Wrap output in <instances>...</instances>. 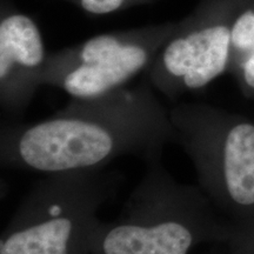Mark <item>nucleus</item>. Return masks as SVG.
Returning <instances> with one entry per match:
<instances>
[{
    "instance_id": "f257e3e1",
    "label": "nucleus",
    "mask_w": 254,
    "mask_h": 254,
    "mask_svg": "<svg viewBox=\"0 0 254 254\" xmlns=\"http://www.w3.org/2000/svg\"><path fill=\"white\" fill-rule=\"evenodd\" d=\"M77 100L43 122L2 125V166L44 174L98 170L122 155L159 158L177 142L170 114L147 97L114 91Z\"/></svg>"
},
{
    "instance_id": "9d476101",
    "label": "nucleus",
    "mask_w": 254,
    "mask_h": 254,
    "mask_svg": "<svg viewBox=\"0 0 254 254\" xmlns=\"http://www.w3.org/2000/svg\"><path fill=\"white\" fill-rule=\"evenodd\" d=\"M244 84L249 90L254 92V51L238 59Z\"/></svg>"
},
{
    "instance_id": "1a4fd4ad",
    "label": "nucleus",
    "mask_w": 254,
    "mask_h": 254,
    "mask_svg": "<svg viewBox=\"0 0 254 254\" xmlns=\"http://www.w3.org/2000/svg\"><path fill=\"white\" fill-rule=\"evenodd\" d=\"M124 0H81V5L86 11L94 14L110 13L119 8Z\"/></svg>"
},
{
    "instance_id": "0eeeda50",
    "label": "nucleus",
    "mask_w": 254,
    "mask_h": 254,
    "mask_svg": "<svg viewBox=\"0 0 254 254\" xmlns=\"http://www.w3.org/2000/svg\"><path fill=\"white\" fill-rule=\"evenodd\" d=\"M45 60L40 32L30 18L18 14L0 25V80L5 107L14 111L26 99L27 77Z\"/></svg>"
},
{
    "instance_id": "39448f33",
    "label": "nucleus",
    "mask_w": 254,
    "mask_h": 254,
    "mask_svg": "<svg viewBox=\"0 0 254 254\" xmlns=\"http://www.w3.org/2000/svg\"><path fill=\"white\" fill-rule=\"evenodd\" d=\"M150 51L113 36L92 38L79 50L74 62L53 73L59 85L75 99H92L117 91L147 65Z\"/></svg>"
},
{
    "instance_id": "f03ea898",
    "label": "nucleus",
    "mask_w": 254,
    "mask_h": 254,
    "mask_svg": "<svg viewBox=\"0 0 254 254\" xmlns=\"http://www.w3.org/2000/svg\"><path fill=\"white\" fill-rule=\"evenodd\" d=\"M147 170L112 222H97L87 245L99 254H187L205 238L234 237L238 224L224 217L200 186L178 183L161 164Z\"/></svg>"
},
{
    "instance_id": "6e6552de",
    "label": "nucleus",
    "mask_w": 254,
    "mask_h": 254,
    "mask_svg": "<svg viewBox=\"0 0 254 254\" xmlns=\"http://www.w3.org/2000/svg\"><path fill=\"white\" fill-rule=\"evenodd\" d=\"M231 44L238 59L254 51V13L245 12L233 25L231 31Z\"/></svg>"
},
{
    "instance_id": "20e7f679",
    "label": "nucleus",
    "mask_w": 254,
    "mask_h": 254,
    "mask_svg": "<svg viewBox=\"0 0 254 254\" xmlns=\"http://www.w3.org/2000/svg\"><path fill=\"white\" fill-rule=\"evenodd\" d=\"M180 144L192 160L200 189L234 222L254 218V123L205 106L170 114Z\"/></svg>"
},
{
    "instance_id": "9b49d317",
    "label": "nucleus",
    "mask_w": 254,
    "mask_h": 254,
    "mask_svg": "<svg viewBox=\"0 0 254 254\" xmlns=\"http://www.w3.org/2000/svg\"><path fill=\"white\" fill-rule=\"evenodd\" d=\"M239 224L244 228H245L247 232H250L252 236H254V218L250 219V220H246V221H241V222H239Z\"/></svg>"
},
{
    "instance_id": "7ed1b4c3",
    "label": "nucleus",
    "mask_w": 254,
    "mask_h": 254,
    "mask_svg": "<svg viewBox=\"0 0 254 254\" xmlns=\"http://www.w3.org/2000/svg\"><path fill=\"white\" fill-rule=\"evenodd\" d=\"M118 173L104 168L46 174L21 200L0 243V254H72L87 244L97 212L113 198Z\"/></svg>"
},
{
    "instance_id": "423d86ee",
    "label": "nucleus",
    "mask_w": 254,
    "mask_h": 254,
    "mask_svg": "<svg viewBox=\"0 0 254 254\" xmlns=\"http://www.w3.org/2000/svg\"><path fill=\"white\" fill-rule=\"evenodd\" d=\"M231 31L211 26L177 38L161 56L164 75L187 90H198L219 77L231 55Z\"/></svg>"
}]
</instances>
